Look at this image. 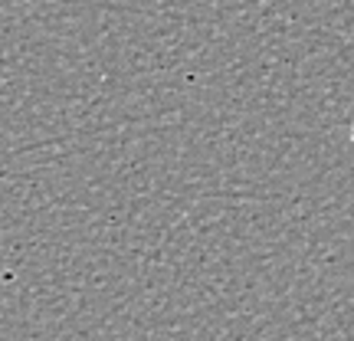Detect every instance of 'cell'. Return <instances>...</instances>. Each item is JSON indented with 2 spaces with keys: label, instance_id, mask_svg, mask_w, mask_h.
Segmentation results:
<instances>
[{
  "label": "cell",
  "instance_id": "1",
  "mask_svg": "<svg viewBox=\"0 0 354 341\" xmlns=\"http://www.w3.org/2000/svg\"><path fill=\"white\" fill-rule=\"evenodd\" d=\"M351 141H354V125H351Z\"/></svg>",
  "mask_w": 354,
  "mask_h": 341
}]
</instances>
